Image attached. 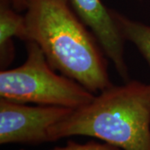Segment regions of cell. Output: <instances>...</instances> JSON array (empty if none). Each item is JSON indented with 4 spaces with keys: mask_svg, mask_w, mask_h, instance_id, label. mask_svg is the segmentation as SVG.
Instances as JSON below:
<instances>
[{
    "mask_svg": "<svg viewBox=\"0 0 150 150\" xmlns=\"http://www.w3.org/2000/svg\"><path fill=\"white\" fill-rule=\"evenodd\" d=\"M28 41L43 50L52 68L93 93L112 85L107 57L69 0H25Z\"/></svg>",
    "mask_w": 150,
    "mask_h": 150,
    "instance_id": "1",
    "label": "cell"
},
{
    "mask_svg": "<svg viewBox=\"0 0 150 150\" xmlns=\"http://www.w3.org/2000/svg\"><path fill=\"white\" fill-rule=\"evenodd\" d=\"M25 43V62L15 69L0 72L1 98L73 109L93 101L96 94L74 79L57 74L37 43Z\"/></svg>",
    "mask_w": 150,
    "mask_h": 150,
    "instance_id": "3",
    "label": "cell"
},
{
    "mask_svg": "<svg viewBox=\"0 0 150 150\" xmlns=\"http://www.w3.org/2000/svg\"><path fill=\"white\" fill-rule=\"evenodd\" d=\"M13 38L27 43V28L24 15H22L9 0H0V66L6 69L14 59Z\"/></svg>",
    "mask_w": 150,
    "mask_h": 150,
    "instance_id": "6",
    "label": "cell"
},
{
    "mask_svg": "<svg viewBox=\"0 0 150 150\" xmlns=\"http://www.w3.org/2000/svg\"><path fill=\"white\" fill-rule=\"evenodd\" d=\"M48 150H121V149L106 142L101 144L95 141H89L82 144L73 140H69L65 146H58Z\"/></svg>",
    "mask_w": 150,
    "mask_h": 150,
    "instance_id": "8",
    "label": "cell"
},
{
    "mask_svg": "<svg viewBox=\"0 0 150 150\" xmlns=\"http://www.w3.org/2000/svg\"><path fill=\"white\" fill-rule=\"evenodd\" d=\"M50 142L89 136L123 150H150V83L108 87L48 130Z\"/></svg>",
    "mask_w": 150,
    "mask_h": 150,
    "instance_id": "2",
    "label": "cell"
},
{
    "mask_svg": "<svg viewBox=\"0 0 150 150\" xmlns=\"http://www.w3.org/2000/svg\"><path fill=\"white\" fill-rule=\"evenodd\" d=\"M83 23L91 30L108 59L123 80H129L123 38L112 18L111 8L101 0H69Z\"/></svg>",
    "mask_w": 150,
    "mask_h": 150,
    "instance_id": "5",
    "label": "cell"
},
{
    "mask_svg": "<svg viewBox=\"0 0 150 150\" xmlns=\"http://www.w3.org/2000/svg\"><path fill=\"white\" fill-rule=\"evenodd\" d=\"M112 18L125 41L134 44L146 60L150 69V26L135 21L111 9Z\"/></svg>",
    "mask_w": 150,
    "mask_h": 150,
    "instance_id": "7",
    "label": "cell"
},
{
    "mask_svg": "<svg viewBox=\"0 0 150 150\" xmlns=\"http://www.w3.org/2000/svg\"><path fill=\"white\" fill-rule=\"evenodd\" d=\"M10 4L14 9L18 12L26 10V1L25 0H9Z\"/></svg>",
    "mask_w": 150,
    "mask_h": 150,
    "instance_id": "9",
    "label": "cell"
},
{
    "mask_svg": "<svg viewBox=\"0 0 150 150\" xmlns=\"http://www.w3.org/2000/svg\"><path fill=\"white\" fill-rule=\"evenodd\" d=\"M74 109L59 106H28L0 99V144L38 145L50 142L48 130Z\"/></svg>",
    "mask_w": 150,
    "mask_h": 150,
    "instance_id": "4",
    "label": "cell"
}]
</instances>
